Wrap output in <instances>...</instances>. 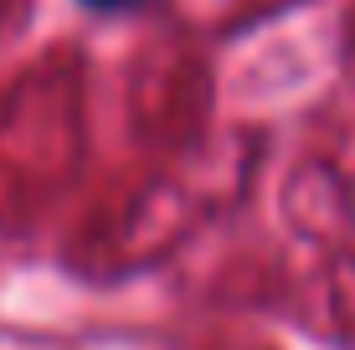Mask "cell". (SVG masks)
I'll list each match as a JSON object with an SVG mask.
<instances>
[{"label":"cell","mask_w":355,"mask_h":350,"mask_svg":"<svg viewBox=\"0 0 355 350\" xmlns=\"http://www.w3.org/2000/svg\"><path fill=\"white\" fill-rule=\"evenodd\" d=\"M88 16H129V10H139L144 0H78Z\"/></svg>","instance_id":"cell-1"}]
</instances>
